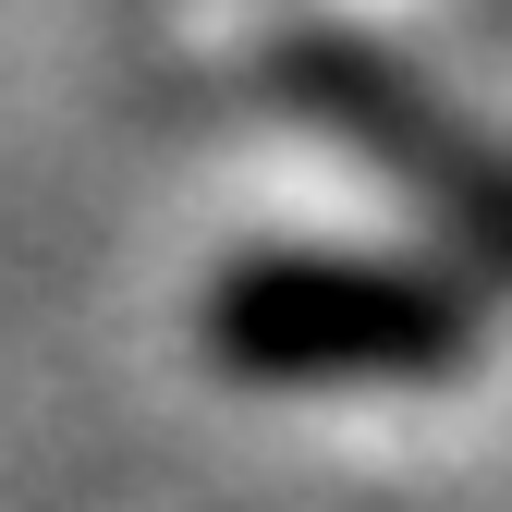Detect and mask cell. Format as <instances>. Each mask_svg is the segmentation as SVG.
Wrapping results in <instances>:
<instances>
[{"label": "cell", "instance_id": "1", "mask_svg": "<svg viewBox=\"0 0 512 512\" xmlns=\"http://www.w3.org/2000/svg\"><path fill=\"white\" fill-rule=\"evenodd\" d=\"M196 354L232 391H452L488 354V281L452 256L232 244L196 293Z\"/></svg>", "mask_w": 512, "mask_h": 512}, {"label": "cell", "instance_id": "2", "mask_svg": "<svg viewBox=\"0 0 512 512\" xmlns=\"http://www.w3.org/2000/svg\"><path fill=\"white\" fill-rule=\"evenodd\" d=\"M256 86H269V110H293L317 147H342L366 183H391V196L452 244V269H476L488 293L512 281V135L488 110H464L439 74H415L391 37L330 25V13H305V25H281L256 49Z\"/></svg>", "mask_w": 512, "mask_h": 512}]
</instances>
